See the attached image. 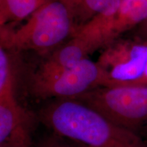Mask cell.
Here are the masks:
<instances>
[{
  "mask_svg": "<svg viewBox=\"0 0 147 147\" xmlns=\"http://www.w3.org/2000/svg\"><path fill=\"white\" fill-rule=\"evenodd\" d=\"M38 117L53 132L88 147H147L138 134L74 99H55L39 110Z\"/></svg>",
  "mask_w": 147,
  "mask_h": 147,
  "instance_id": "cell-1",
  "label": "cell"
},
{
  "mask_svg": "<svg viewBox=\"0 0 147 147\" xmlns=\"http://www.w3.org/2000/svg\"><path fill=\"white\" fill-rule=\"evenodd\" d=\"M14 30L1 26V47L7 50L54 52L72 38L78 29L67 7L59 0L42 5Z\"/></svg>",
  "mask_w": 147,
  "mask_h": 147,
  "instance_id": "cell-2",
  "label": "cell"
},
{
  "mask_svg": "<svg viewBox=\"0 0 147 147\" xmlns=\"http://www.w3.org/2000/svg\"><path fill=\"white\" fill-rule=\"evenodd\" d=\"M73 99L135 133L147 127V84L100 87Z\"/></svg>",
  "mask_w": 147,
  "mask_h": 147,
  "instance_id": "cell-3",
  "label": "cell"
},
{
  "mask_svg": "<svg viewBox=\"0 0 147 147\" xmlns=\"http://www.w3.org/2000/svg\"><path fill=\"white\" fill-rule=\"evenodd\" d=\"M108 76L89 59L72 67L47 75L34 74L28 84L31 95L40 100L73 99L100 87H108Z\"/></svg>",
  "mask_w": 147,
  "mask_h": 147,
  "instance_id": "cell-4",
  "label": "cell"
},
{
  "mask_svg": "<svg viewBox=\"0 0 147 147\" xmlns=\"http://www.w3.org/2000/svg\"><path fill=\"white\" fill-rule=\"evenodd\" d=\"M97 63L107 74L108 87L145 84L147 41L118 38L104 47Z\"/></svg>",
  "mask_w": 147,
  "mask_h": 147,
  "instance_id": "cell-5",
  "label": "cell"
},
{
  "mask_svg": "<svg viewBox=\"0 0 147 147\" xmlns=\"http://www.w3.org/2000/svg\"><path fill=\"white\" fill-rule=\"evenodd\" d=\"M146 19L147 0H122L115 15L103 21L106 47L126 32L136 28Z\"/></svg>",
  "mask_w": 147,
  "mask_h": 147,
  "instance_id": "cell-6",
  "label": "cell"
},
{
  "mask_svg": "<svg viewBox=\"0 0 147 147\" xmlns=\"http://www.w3.org/2000/svg\"><path fill=\"white\" fill-rule=\"evenodd\" d=\"M14 82L0 86V142L22 124L32 121V116L19 105L14 95Z\"/></svg>",
  "mask_w": 147,
  "mask_h": 147,
  "instance_id": "cell-7",
  "label": "cell"
},
{
  "mask_svg": "<svg viewBox=\"0 0 147 147\" xmlns=\"http://www.w3.org/2000/svg\"><path fill=\"white\" fill-rule=\"evenodd\" d=\"M67 7L79 30L95 18L110 19L122 0H59Z\"/></svg>",
  "mask_w": 147,
  "mask_h": 147,
  "instance_id": "cell-8",
  "label": "cell"
},
{
  "mask_svg": "<svg viewBox=\"0 0 147 147\" xmlns=\"http://www.w3.org/2000/svg\"><path fill=\"white\" fill-rule=\"evenodd\" d=\"M55 0H1L0 25L17 22L30 16L46 3Z\"/></svg>",
  "mask_w": 147,
  "mask_h": 147,
  "instance_id": "cell-9",
  "label": "cell"
},
{
  "mask_svg": "<svg viewBox=\"0 0 147 147\" xmlns=\"http://www.w3.org/2000/svg\"><path fill=\"white\" fill-rule=\"evenodd\" d=\"M32 121L22 124L0 142V147H35L32 135Z\"/></svg>",
  "mask_w": 147,
  "mask_h": 147,
  "instance_id": "cell-10",
  "label": "cell"
},
{
  "mask_svg": "<svg viewBox=\"0 0 147 147\" xmlns=\"http://www.w3.org/2000/svg\"><path fill=\"white\" fill-rule=\"evenodd\" d=\"M35 147H79L78 143L66 139L53 132L52 134L45 137Z\"/></svg>",
  "mask_w": 147,
  "mask_h": 147,
  "instance_id": "cell-11",
  "label": "cell"
},
{
  "mask_svg": "<svg viewBox=\"0 0 147 147\" xmlns=\"http://www.w3.org/2000/svg\"><path fill=\"white\" fill-rule=\"evenodd\" d=\"M134 37L147 41V19L135 29Z\"/></svg>",
  "mask_w": 147,
  "mask_h": 147,
  "instance_id": "cell-12",
  "label": "cell"
},
{
  "mask_svg": "<svg viewBox=\"0 0 147 147\" xmlns=\"http://www.w3.org/2000/svg\"><path fill=\"white\" fill-rule=\"evenodd\" d=\"M77 143V142H76ZM78 146L79 147H88L87 146H85V145H83V144H79V143H78Z\"/></svg>",
  "mask_w": 147,
  "mask_h": 147,
  "instance_id": "cell-13",
  "label": "cell"
},
{
  "mask_svg": "<svg viewBox=\"0 0 147 147\" xmlns=\"http://www.w3.org/2000/svg\"><path fill=\"white\" fill-rule=\"evenodd\" d=\"M0 1H1V0H0Z\"/></svg>",
  "mask_w": 147,
  "mask_h": 147,
  "instance_id": "cell-14",
  "label": "cell"
}]
</instances>
